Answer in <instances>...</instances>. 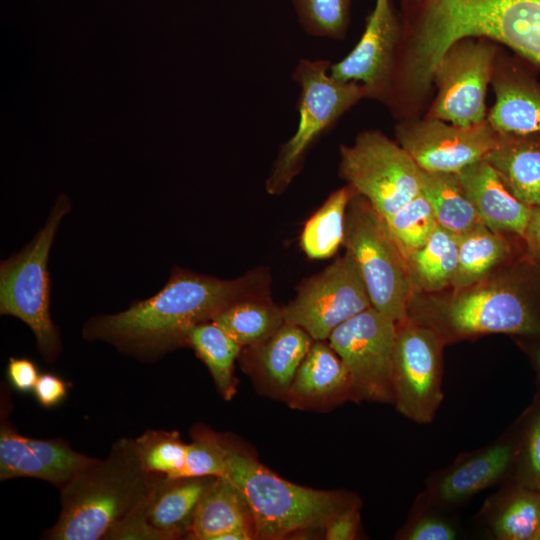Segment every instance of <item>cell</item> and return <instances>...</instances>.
I'll use <instances>...</instances> for the list:
<instances>
[{
  "mask_svg": "<svg viewBox=\"0 0 540 540\" xmlns=\"http://www.w3.org/2000/svg\"><path fill=\"white\" fill-rule=\"evenodd\" d=\"M257 297H269L265 270L223 280L175 268L156 294L133 302L125 311L90 319L83 336L138 356L155 357L187 344V334L195 325L212 321L236 302Z\"/></svg>",
  "mask_w": 540,
  "mask_h": 540,
  "instance_id": "1",
  "label": "cell"
},
{
  "mask_svg": "<svg viewBox=\"0 0 540 540\" xmlns=\"http://www.w3.org/2000/svg\"><path fill=\"white\" fill-rule=\"evenodd\" d=\"M163 478L143 466L135 439L118 440L105 459L96 458L60 488V516L48 538L105 539L112 528L147 506Z\"/></svg>",
  "mask_w": 540,
  "mask_h": 540,
  "instance_id": "2",
  "label": "cell"
},
{
  "mask_svg": "<svg viewBox=\"0 0 540 540\" xmlns=\"http://www.w3.org/2000/svg\"><path fill=\"white\" fill-rule=\"evenodd\" d=\"M225 478L244 496L258 539H283L290 534L325 527L332 516L351 507L344 504L340 494L284 480L228 445Z\"/></svg>",
  "mask_w": 540,
  "mask_h": 540,
  "instance_id": "3",
  "label": "cell"
},
{
  "mask_svg": "<svg viewBox=\"0 0 540 540\" xmlns=\"http://www.w3.org/2000/svg\"><path fill=\"white\" fill-rule=\"evenodd\" d=\"M330 66L329 60L302 58L293 70L292 79L300 91L298 123L294 134L281 145L266 180V190L271 195H279L289 187L316 141L367 98L362 85L334 78Z\"/></svg>",
  "mask_w": 540,
  "mask_h": 540,
  "instance_id": "4",
  "label": "cell"
},
{
  "mask_svg": "<svg viewBox=\"0 0 540 540\" xmlns=\"http://www.w3.org/2000/svg\"><path fill=\"white\" fill-rule=\"evenodd\" d=\"M70 208L69 198L60 195L32 241L0 265V313L17 317L31 328L37 348L48 362L61 351L59 333L49 311L48 257L57 227Z\"/></svg>",
  "mask_w": 540,
  "mask_h": 540,
  "instance_id": "5",
  "label": "cell"
},
{
  "mask_svg": "<svg viewBox=\"0 0 540 540\" xmlns=\"http://www.w3.org/2000/svg\"><path fill=\"white\" fill-rule=\"evenodd\" d=\"M343 246L354 260L372 306L395 322L408 318L413 284L385 219L361 195L350 200Z\"/></svg>",
  "mask_w": 540,
  "mask_h": 540,
  "instance_id": "6",
  "label": "cell"
},
{
  "mask_svg": "<svg viewBox=\"0 0 540 540\" xmlns=\"http://www.w3.org/2000/svg\"><path fill=\"white\" fill-rule=\"evenodd\" d=\"M339 176L388 218L421 190L422 169L396 141L377 129L339 148Z\"/></svg>",
  "mask_w": 540,
  "mask_h": 540,
  "instance_id": "7",
  "label": "cell"
},
{
  "mask_svg": "<svg viewBox=\"0 0 540 540\" xmlns=\"http://www.w3.org/2000/svg\"><path fill=\"white\" fill-rule=\"evenodd\" d=\"M501 45L463 38L447 48L433 72L434 95L425 116L471 126L487 119L486 96Z\"/></svg>",
  "mask_w": 540,
  "mask_h": 540,
  "instance_id": "8",
  "label": "cell"
},
{
  "mask_svg": "<svg viewBox=\"0 0 540 540\" xmlns=\"http://www.w3.org/2000/svg\"><path fill=\"white\" fill-rule=\"evenodd\" d=\"M441 334L432 326L397 322L392 355V388L397 410L411 420L430 423L439 408Z\"/></svg>",
  "mask_w": 540,
  "mask_h": 540,
  "instance_id": "9",
  "label": "cell"
},
{
  "mask_svg": "<svg viewBox=\"0 0 540 540\" xmlns=\"http://www.w3.org/2000/svg\"><path fill=\"white\" fill-rule=\"evenodd\" d=\"M397 322L373 306L336 327L328 338L345 364L358 399L393 401L392 355Z\"/></svg>",
  "mask_w": 540,
  "mask_h": 540,
  "instance_id": "10",
  "label": "cell"
},
{
  "mask_svg": "<svg viewBox=\"0 0 540 540\" xmlns=\"http://www.w3.org/2000/svg\"><path fill=\"white\" fill-rule=\"evenodd\" d=\"M371 306L361 274L346 252L305 279L282 312L285 323L302 328L313 340L325 341L336 327Z\"/></svg>",
  "mask_w": 540,
  "mask_h": 540,
  "instance_id": "11",
  "label": "cell"
},
{
  "mask_svg": "<svg viewBox=\"0 0 540 540\" xmlns=\"http://www.w3.org/2000/svg\"><path fill=\"white\" fill-rule=\"evenodd\" d=\"M528 286L523 279L507 280L462 292L443 308L442 323L455 336L537 335L540 314Z\"/></svg>",
  "mask_w": 540,
  "mask_h": 540,
  "instance_id": "12",
  "label": "cell"
},
{
  "mask_svg": "<svg viewBox=\"0 0 540 540\" xmlns=\"http://www.w3.org/2000/svg\"><path fill=\"white\" fill-rule=\"evenodd\" d=\"M394 131L396 141L427 172L457 173L485 159L500 140L487 119L462 126L422 115L397 121Z\"/></svg>",
  "mask_w": 540,
  "mask_h": 540,
  "instance_id": "13",
  "label": "cell"
},
{
  "mask_svg": "<svg viewBox=\"0 0 540 540\" xmlns=\"http://www.w3.org/2000/svg\"><path fill=\"white\" fill-rule=\"evenodd\" d=\"M399 40L400 20L394 0H375L359 41L345 57L331 63L330 74L342 82L362 85L367 99L384 104Z\"/></svg>",
  "mask_w": 540,
  "mask_h": 540,
  "instance_id": "14",
  "label": "cell"
},
{
  "mask_svg": "<svg viewBox=\"0 0 540 540\" xmlns=\"http://www.w3.org/2000/svg\"><path fill=\"white\" fill-rule=\"evenodd\" d=\"M536 70L501 46L491 81L495 101L487 114L499 133H540V80Z\"/></svg>",
  "mask_w": 540,
  "mask_h": 540,
  "instance_id": "15",
  "label": "cell"
},
{
  "mask_svg": "<svg viewBox=\"0 0 540 540\" xmlns=\"http://www.w3.org/2000/svg\"><path fill=\"white\" fill-rule=\"evenodd\" d=\"M96 458L74 451L66 442L42 440L19 434L11 424L1 423L0 479L32 477L59 488Z\"/></svg>",
  "mask_w": 540,
  "mask_h": 540,
  "instance_id": "16",
  "label": "cell"
},
{
  "mask_svg": "<svg viewBox=\"0 0 540 540\" xmlns=\"http://www.w3.org/2000/svg\"><path fill=\"white\" fill-rule=\"evenodd\" d=\"M457 175L485 226L501 234L512 233L523 238L531 206L512 194L485 159L463 168Z\"/></svg>",
  "mask_w": 540,
  "mask_h": 540,
  "instance_id": "17",
  "label": "cell"
},
{
  "mask_svg": "<svg viewBox=\"0 0 540 540\" xmlns=\"http://www.w3.org/2000/svg\"><path fill=\"white\" fill-rule=\"evenodd\" d=\"M485 160L517 199L531 207L540 204V133H500Z\"/></svg>",
  "mask_w": 540,
  "mask_h": 540,
  "instance_id": "18",
  "label": "cell"
},
{
  "mask_svg": "<svg viewBox=\"0 0 540 540\" xmlns=\"http://www.w3.org/2000/svg\"><path fill=\"white\" fill-rule=\"evenodd\" d=\"M238 528L254 530L246 500L231 480L216 477L196 506L187 528L188 536L197 540H218L222 534Z\"/></svg>",
  "mask_w": 540,
  "mask_h": 540,
  "instance_id": "19",
  "label": "cell"
},
{
  "mask_svg": "<svg viewBox=\"0 0 540 540\" xmlns=\"http://www.w3.org/2000/svg\"><path fill=\"white\" fill-rule=\"evenodd\" d=\"M352 394L350 374L329 343L314 340L299 366L288 396L297 403H317Z\"/></svg>",
  "mask_w": 540,
  "mask_h": 540,
  "instance_id": "20",
  "label": "cell"
},
{
  "mask_svg": "<svg viewBox=\"0 0 540 540\" xmlns=\"http://www.w3.org/2000/svg\"><path fill=\"white\" fill-rule=\"evenodd\" d=\"M313 341L302 328L284 322L268 339L250 348L263 378L277 391L288 393Z\"/></svg>",
  "mask_w": 540,
  "mask_h": 540,
  "instance_id": "21",
  "label": "cell"
},
{
  "mask_svg": "<svg viewBox=\"0 0 540 540\" xmlns=\"http://www.w3.org/2000/svg\"><path fill=\"white\" fill-rule=\"evenodd\" d=\"M203 478H163L146 507V517L155 528L177 538L190 524L202 495L209 486Z\"/></svg>",
  "mask_w": 540,
  "mask_h": 540,
  "instance_id": "22",
  "label": "cell"
},
{
  "mask_svg": "<svg viewBox=\"0 0 540 540\" xmlns=\"http://www.w3.org/2000/svg\"><path fill=\"white\" fill-rule=\"evenodd\" d=\"M406 262L413 286L429 292L452 286L458 265V235L438 224Z\"/></svg>",
  "mask_w": 540,
  "mask_h": 540,
  "instance_id": "23",
  "label": "cell"
},
{
  "mask_svg": "<svg viewBox=\"0 0 540 540\" xmlns=\"http://www.w3.org/2000/svg\"><path fill=\"white\" fill-rule=\"evenodd\" d=\"M420 192L429 202L438 224L445 229L460 235L482 224L457 173L422 170Z\"/></svg>",
  "mask_w": 540,
  "mask_h": 540,
  "instance_id": "24",
  "label": "cell"
},
{
  "mask_svg": "<svg viewBox=\"0 0 540 540\" xmlns=\"http://www.w3.org/2000/svg\"><path fill=\"white\" fill-rule=\"evenodd\" d=\"M355 194V190L346 184L332 192L306 221L300 246L309 258H329L343 245L346 210Z\"/></svg>",
  "mask_w": 540,
  "mask_h": 540,
  "instance_id": "25",
  "label": "cell"
},
{
  "mask_svg": "<svg viewBox=\"0 0 540 540\" xmlns=\"http://www.w3.org/2000/svg\"><path fill=\"white\" fill-rule=\"evenodd\" d=\"M242 347L260 344L283 324L282 308L270 297L249 298L232 304L212 320Z\"/></svg>",
  "mask_w": 540,
  "mask_h": 540,
  "instance_id": "26",
  "label": "cell"
},
{
  "mask_svg": "<svg viewBox=\"0 0 540 540\" xmlns=\"http://www.w3.org/2000/svg\"><path fill=\"white\" fill-rule=\"evenodd\" d=\"M509 254V245L501 233L483 223L458 235V265L452 286L461 289L474 285Z\"/></svg>",
  "mask_w": 540,
  "mask_h": 540,
  "instance_id": "27",
  "label": "cell"
},
{
  "mask_svg": "<svg viewBox=\"0 0 540 540\" xmlns=\"http://www.w3.org/2000/svg\"><path fill=\"white\" fill-rule=\"evenodd\" d=\"M187 344L207 366L219 393L229 400L236 392L234 361L242 346L213 321L192 327L187 334Z\"/></svg>",
  "mask_w": 540,
  "mask_h": 540,
  "instance_id": "28",
  "label": "cell"
},
{
  "mask_svg": "<svg viewBox=\"0 0 540 540\" xmlns=\"http://www.w3.org/2000/svg\"><path fill=\"white\" fill-rule=\"evenodd\" d=\"M513 457L510 444L496 445L464 462L440 482L439 496L446 502L464 499L494 483Z\"/></svg>",
  "mask_w": 540,
  "mask_h": 540,
  "instance_id": "29",
  "label": "cell"
},
{
  "mask_svg": "<svg viewBox=\"0 0 540 540\" xmlns=\"http://www.w3.org/2000/svg\"><path fill=\"white\" fill-rule=\"evenodd\" d=\"M385 221L406 261L425 244L438 225L429 202L421 192Z\"/></svg>",
  "mask_w": 540,
  "mask_h": 540,
  "instance_id": "30",
  "label": "cell"
},
{
  "mask_svg": "<svg viewBox=\"0 0 540 540\" xmlns=\"http://www.w3.org/2000/svg\"><path fill=\"white\" fill-rule=\"evenodd\" d=\"M143 466L166 480L180 479L187 446L177 432L149 430L135 439Z\"/></svg>",
  "mask_w": 540,
  "mask_h": 540,
  "instance_id": "31",
  "label": "cell"
},
{
  "mask_svg": "<svg viewBox=\"0 0 540 540\" xmlns=\"http://www.w3.org/2000/svg\"><path fill=\"white\" fill-rule=\"evenodd\" d=\"M297 21L313 37L342 40L350 23L352 0H291Z\"/></svg>",
  "mask_w": 540,
  "mask_h": 540,
  "instance_id": "32",
  "label": "cell"
},
{
  "mask_svg": "<svg viewBox=\"0 0 540 540\" xmlns=\"http://www.w3.org/2000/svg\"><path fill=\"white\" fill-rule=\"evenodd\" d=\"M540 529V491L525 489L505 505L494 523L498 539L532 540Z\"/></svg>",
  "mask_w": 540,
  "mask_h": 540,
  "instance_id": "33",
  "label": "cell"
},
{
  "mask_svg": "<svg viewBox=\"0 0 540 540\" xmlns=\"http://www.w3.org/2000/svg\"><path fill=\"white\" fill-rule=\"evenodd\" d=\"M226 452L227 444L215 433L206 429L195 431L193 442L187 446L181 478L225 477Z\"/></svg>",
  "mask_w": 540,
  "mask_h": 540,
  "instance_id": "34",
  "label": "cell"
},
{
  "mask_svg": "<svg viewBox=\"0 0 540 540\" xmlns=\"http://www.w3.org/2000/svg\"><path fill=\"white\" fill-rule=\"evenodd\" d=\"M146 507L132 514L112 528L105 539H174L170 534L161 531L150 524L146 517Z\"/></svg>",
  "mask_w": 540,
  "mask_h": 540,
  "instance_id": "35",
  "label": "cell"
},
{
  "mask_svg": "<svg viewBox=\"0 0 540 540\" xmlns=\"http://www.w3.org/2000/svg\"><path fill=\"white\" fill-rule=\"evenodd\" d=\"M526 471L529 488L540 491V410L534 415L527 434Z\"/></svg>",
  "mask_w": 540,
  "mask_h": 540,
  "instance_id": "36",
  "label": "cell"
},
{
  "mask_svg": "<svg viewBox=\"0 0 540 540\" xmlns=\"http://www.w3.org/2000/svg\"><path fill=\"white\" fill-rule=\"evenodd\" d=\"M359 514L351 506L332 516L325 525V538L328 540H351L357 535Z\"/></svg>",
  "mask_w": 540,
  "mask_h": 540,
  "instance_id": "37",
  "label": "cell"
},
{
  "mask_svg": "<svg viewBox=\"0 0 540 540\" xmlns=\"http://www.w3.org/2000/svg\"><path fill=\"white\" fill-rule=\"evenodd\" d=\"M36 365L27 358L11 357L7 366V377L18 391L27 393L34 390L39 378Z\"/></svg>",
  "mask_w": 540,
  "mask_h": 540,
  "instance_id": "38",
  "label": "cell"
},
{
  "mask_svg": "<svg viewBox=\"0 0 540 540\" xmlns=\"http://www.w3.org/2000/svg\"><path fill=\"white\" fill-rule=\"evenodd\" d=\"M33 392L43 407L52 408L65 398L67 383L54 374L44 373L39 376Z\"/></svg>",
  "mask_w": 540,
  "mask_h": 540,
  "instance_id": "39",
  "label": "cell"
},
{
  "mask_svg": "<svg viewBox=\"0 0 540 540\" xmlns=\"http://www.w3.org/2000/svg\"><path fill=\"white\" fill-rule=\"evenodd\" d=\"M456 533L451 526L434 518H425L418 522L410 531V540H452Z\"/></svg>",
  "mask_w": 540,
  "mask_h": 540,
  "instance_id": "40",
  "label": "cell"
},
{
  "mask_svg": "<svg viewBox=\"0 0 540 540\" xmlns=\"http://www.w3.org/2000/svg\"><path fill=\"white\" fill-rule=\"evenodd\" d=\"M522 240L530 260L540 265V204L531 207Z\"/></svg>",
  "mask_w": 540,
  "mask_h": 540,
  "instance_id": "41",
  "label": "cell"
},
{
  "mask_svg": "<svg viewBox=\"0 0 540 540\" xmlns=\"http://www.w3.org/2000/svg\"><path fill=\"white\" fill-rule=\"evenodd\" d=\"M532 540H540V529L537 531V533L534 535Z\"/></svg>",
  "mask_w": 540,
  "mask_h": 540,
  "instance_id": "42",
  "label": "cell"
},
{
  "mask_svg": "<svg viewBox=\"0 0 540 540\" xmlns=\"http://www.w3.org/2000/svg\"><path fill=\"white\" fill-rule=\"evenodd\" d=\"M538 363H539V366H540V350H539V353H538Z\"/></svg>",
  "mask_w": 540,
  "mask_h": 540,
  "instance_id": "43",
  "label": "cell"
}]
</instances>
